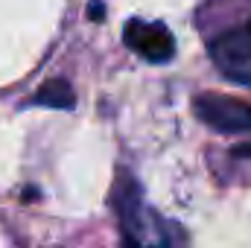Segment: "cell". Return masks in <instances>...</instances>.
<instances>
[{
	"instance_id": "cell-1",
	"label": "cell",
	"mask_w": 251,
	"mask_h": 248,
	"mask_svg": "<svg viewBox=\"0 0 251 248\" xmlns=\"http://www.w3.org/2000/svg\"><path fill=\"white\" fill-rule=\"evenodd\" d=\"M210 59L225 79L251 88V21L222 32L210 44Z\"/></svg>"
},
{
	"instance_id": "cell-2",
	"label": "cell",
	"mask_w": 251,
	"mask_h": 248,
	"mask_svg": "<svg viewBox=\"0 0 251 248\" xmlns=\"http://www.w3.org/2000/svg\"><path fill=\"white\" fill-rule=\"evenodd\" d=\"M111 207L117 213V225H120L126 248H143V243H146L143 198H140L137 181L128 173H120L114 187H111Z\"/></svg>"
},
{
	"instance_id": "cell-3",
	"label": "cell",
	"mask_w": 251,
	"mask_h": 248,
	"mask_svg": "<svg viewBox=\"0 0 251 248\" xmlns=\"http://www.w3.org/2000/svg\"><path fill=\"white\" fill-rule=\"evenodd\" d=\"M193 111L204 125L222 134L251 131V105L225 94H199L193 99Z\"/></svg>"
},
{
	"instance_id": "cell-4",
	"label": "cell",
	"mask_w": 251,
	"mask_h": 248,
	"mask_svg": "<svg viewBox=\"0 0 251 248\" xmlns=\"http://www.w3.org/2000/svg\"><path fill=\"white\" fill-rule=\"evenodd\" d=\"M126 47L134 50L137 56H143L152 64H164L176 56V38L173 32L161 24V21H140L131 18L123 29Z\"/></svg>"
},
{
	"instance_id": "cell-5",
	"label": "cell",
	"mask_w": 251,
	"mask_h": 248,
	"mask_svg": "<svg viewBox=\"0 0 251 248\" xmlns=\"http://www.w3.org/2000/svg\"><path fill=\"white\" fill-rule=\"evenodd\" d=\"M32 105H44V108H56V111H70L76 105L73 85L67 79H50V82H44L32 94Z\"/></svg>"
},
{
	"instance_id": "cell-6",
	"label": "cell",
	"mask_w": 251,
	"mask_h": 248,
	"mask_svg": "<svg viewBox=\"0 0 251 248\" xmlns=\"http://www.w3.org/2000/svg\"><path fill=\"white\" fill-rule=\"evenodd\" d=\"M85 12H88L91 21H102V18H105V3H102V0H94V3H88Z\"/></svg>"
},
{
	"instance_id": "cell-7",
	"label": "cell",
	"mask_w": 251,
	"mask_h": 248,
	"mask_svg": "<svg viewBox=\"0 0 251 248\" xmlns=\"http://www.w3.org/2000/svg\"><path fill=\"white\" fill-rule=\"evenodd\" d=\"M161 248H173V246H161Z\"/></svg>"
}]
</instances>
